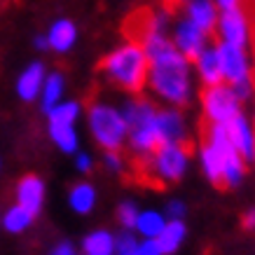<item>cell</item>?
<instances>
[{
	"label": "cell",
	"instance_id": "6da1fadb",
	"mask_svg": "<svg viewBox=\"0 0 255 255\" xmlns=\"http://www.w3.org/2000/svg\"><path fill=\"white\" fill-rule=\"evenodd\" d=\"M140 45L147 54V87L157 99L169 103L171 108H180L190 101L192 94V66L190 59L176 49L173 40L166 33H140Z\"/></svg>",
	"mask_w": 255,
	"mask_h": 255
},
{
	"label": "cell",
	"instance_id": "7a4b0ae2",
	"mask_svg": "<svg viewBox=\"0 0 255 255\" xmlns=\"http://www.w3.org/2000/svg\"><path fill=\"white\" fill-rule=\"evenodd\" d=\"M101 68L106 73V78L113 82V85L122 87L127 92L138 94L143 87L147 85V54L140 42H124L117 49H113Z\"/></svg>",
	"mask_w": 255,
	"mask_h": 255
},
{
	"label": "cell",
	"instance_id": "3957f363",
	"mask_svg": "<svg viewBox=\"0 0 255 255\" xmlns=\"http://www.w3.org/2000/svg\"><path fill=\"white\" fill-rule=\"evenodd\" d=\"M122 115L129 127V147L138 157H150L162 145L157 131V108L150 101L131 99L122 106Z\"/></svg>",
	"mask_w": 255,
	"mask_h": 255
},
{
	"label": "cell",
	"instance_id": "277c9868",
	"mask_svg": "<svg viewBox=\"0 0 255 255\" xmlns=\"http://www.w3.org/2000/svg\"><path fill=\"white\" fill-rule=\"evenodd\" d=\"M94 140L103 150H120L129 138V127L122 110H117L110 103H94L87 115Z\"/></svg>",
	"mask_w": 255,
	"mask_h": 255
},
{
	"label": "cell",
	"instance_id": "5b68a950",
	"mask_svg": "<svg viewBox=\"0 0 255 255\" xmlns=\"http://www.w3.org/2000/svg\"><path fill=\"white\" fill-rule=\"evenodd\" d=\"M145 159H150V173L162 183H178L190 166V152L183 143H164Z\"/></svg>",
	"mask_w": 255,
	"mask_h": 255
},
{
	"label": "cell",
	"instance_id": "8992f818",
	"mask_svg": "<svg viewBox=\"0 0 255 255\" xmlns=\"http://www.w3.org/2000/svg\"><path fill=\"white\" fill-rule=\"evenodd\" d=\"M201 106L211 124H230L237 115H241V101L225 82L218 87H206V92L201 94Z\"/></svg>",
	"mask_w": 255,
	"mask_h": 255
},
{
	"label": "cell",
	"instance_id": "52a82bcc",
	"mask_svg": "<svg viewBox=\"0 0 255 255\" xmlns=\"http://www.w3.org/2000/svg\"><path fill=\"white\" fill-rule=\"evenodd\" d=\"M216 49L218 56H220V68H223V78L227 85L253 78V61H251V54H248L246 47L218 42Z\"/></svg>",
	"mask_w": 255,
	"mask_h": 255
},
{
	"label": "cell",
	"instance_id": "ba28073f",
	"mask_svg": "<svg viewBox=\"0 0 255 255\" xmlns=\"http://www.w3.org/2000/svg\"><path fill=\"white\" fill-rule=\"evenodd\" d=\"M216 33L218 42H230V45H239L248 49V45H251V21H248L246 12L241 7L220 12Z\"/></svg>",
	"mask_w": 255,
	"mask_h": 255
},
{
	"label": "cell",
	"instance_id": "9c48e42d",
	"mask_svg": "<svg viewBox=\"0 0 255 255\" xmlns=\"http://www.w3.org/2000/svg\"><path fill=\"white\" fill-rule=\"evenodd\" d=\"M171 40H173V45H176L178 52L183 56H187L190 61H194V59L201 54L204 47H209V33H204L199 26L192 23L187 16H183V19L173 26Z\"/></svg>",
	"mask_w": 255,
	"mask_h": 255
},
{
	"label": "cell",
	"instance_id": "30bf717a",
	"mask_svg": "<svg viewBox=\"0 0 255 255\" xmlns=\"http://www.w3.org/2000/svg\"><path fill=\"white\" fill-rule=\"evenodd\" d=\"M230 138H232L234 150L239 152V157L246 164H255V127L244 113L237 115L230 124H225Z\"/></svg>",
	"mask_w": 255,
	"mask_h": 255
},
{
	"label": "cell",
	"instance_id": "8fae6325",
	"mask_svg": "<svg viewBox=\"0 0 255 255\" xmlns=\"http://www.w3.org/2000/svg\"><path fill=\"white\" fill-rule=\"evenodd\" d=\"M47 78V68L42 61H33L28 63L26 68L19 73L16 78V96L23 101V103H33L35 99H40V92H42V85H45Z\"/></svg>",
	"mask_w": 255,
	"mask_h": 255
},
{
	"label": "cell",
	"instance_id": "7c38bea8",
	"mask_svg": "<svg viewBox=\"0 0 255 255\" xmlns=\"http://www.w3.org/2000/svg\"><path fill=\"white\" fill-rule=\"evenodd\" d=\"M45 180L35 173H26L16 183V204H21L33 216H38L42 211V204H45Z\"/></svg>",
	"mask_w": 255,
	"mask_h": 255
},
{
	"label": "cell",
	"instance_id": "4fadbf2b",
	"mask_svg": "<svg viewBox=\"0 0 255 255\" xmlns=\"http://www.w3.org/2000/svg\"><path fill=\"white\" fill-rule=\"evenodd\" d=\"M157 131L159 140L164 143H183L187 138L185 117L180 115L178 108H162L157 110Z\"/></svg>",
	"mask_w": 255,
	"mask_h": 255
},
{
	"label": "cell",
	"instance_id": "5bb4252c",
	"mask_svg": "<svg viewBox=\"0 0 255 255\" xmlns=\"http://www.w3.org/2000/svg\"><path fill=\"white\" fill-rule=\"evenodd\" d=\"M194 73L199 75V80L206 87H218L223 85V68H220V56H218L216 45H209L201 49V54L194 59Z\"/></svg>",
	"mask_w": 255,
	"mask_h": 255
},
{
	"label": "cell",
	"instance_id": "9a60e30c",
	"mask_svg": "<svg viewBox=\"0 0 255 255\" xmlns=\"http://www.w3.org/2000/svg\"><path fill=\"white\" fill-rule=\"evenodd\" d=\"M185 16L192 23H197L204 33H213L218 26V16H220V9L213 0H190L185 7Z\"/></svg>",
	"mask_w": 255,
	"mask_h": 255
},
{
	"label": "cell",
	"instance_id": "2e32d148",
	"mask_svg": "<svg viewBox=\"0 0 255 255\" xmlns=\"http://www.w3.org/2000/svg\"><path fill=\"white\" fill-rule=\"evenodd\" d=\"M47 42L49 49H54L56 54H66L78 42V26L70 19H56L47 31Z\"/></svg>",
	"mask_w": 255,
	"mask_h": 255
},
{
	"label": "cell",
	"instance_id": "e0dca14e",
	"mask_svg": "<svg viewBox=\"0 0 255 255\" xmlns=\"http://www.w3.org/2000/svg\"><path fill=\"white\" fill-rule=\"evenodd\" d=\"M47 129H49V138L61 152L66 155H75L80 147V136L75 124L68 122H47Z\"/></svg>",
	"mask_w": 255,
	"mask_h": 255
},
{
	"label": "cell",
	"instance_id": "ac0fdd59",
	"mask_svg": "<svg viewBox=\"0 0 255 255\" xmlns=\"http://www.w3.org/2000/svg\"><path fill=\"white\" fill-rule=\"evenodd\" d=\"M63 94H66V78H63L59 70H54V73H47L45 78V85H42V92H40V108H42V113H49V110L54 108V106H59L63 101Z\"/></svg>",
	"mask_w": 255,
	"mask_h": 255
},
{
	"label": "cell",
	"instance_id": "d6986e66",
	"mask_svg": "<svg viewBox=\"0 0 255 255\" xmlns=\"http://www.w3.org/2000/svg\"><path fill=\"white\" fill-rule=\"evenodd\" d=\"M166 223H169V218L164 213H159L155 209H147L138 213V220L133 225V230H136L140 239H159V234L164 232Z\"/></svg>",
	"mask_w": 255,
	"mask_h": 255
},
{
	"label": "cell",
	"instance_id": "ffe728a7",
	"mask_svg": "<svg viewBox=\"0 0 255 255\" xmlns=\"http://www.w3.org/2000/svg\"><path fill=\"white\" fill-rule=\"evenodd\" d=\"M35 216H33L28 209H23L21 204H12L5 213H2V220H0V227L9 234H21L26 232L33 225Z\"/></svg>",
	"mask_w": 255,
	"mask_h": 255
},
{
	"label": "cell",
	"instance_id": "44dd1931",
	"mask_svg": "<svg viewBox=\"0 0 255 255\" xmlns=\"http://www.w3.org/2000/svg\"><path fill=\"white\" fill-rule=\"evenodd\" d=\"M68 206L78 216H87L92 213L94 206H96V190H94L92 183H78L68 192Z\"/></svg>",
	"mask_w": 255,
	"mask_h": 255
},
{
	"label": "cell",
	"instance_id": "7402d4cb",
	"mask_svg": "<svg viewBox=\"0 0 255 255\" xmlns=\"http://www.w3.org/2000/svg\"><path fill=\"white\" fill-rule=\"evenodd\" d=\"M85 255H115V234L108 230H94L82 241Z\"/></svg>",
	"mask_w": 255,
	"mask_h": 255
},
{
	"label": "cell",
	"instance_id": "603a6c76",
	"mask_svg": "<svg viewBox=\"0 0 255 255\" xmlns=\"http://www.w3.org/2000/svg\"><path fill=\"white\" fill-rule=\"evenodd\" d=\"M187 237V227L183 220H169L164 232L159 234V246H162V253L164 255H173L178 248L183 246V241Z\"/></svg>",
	"mask_w": 255,
	"mask_h": 255
},
{
	"label": "cell",
	"instance_id": "cb8c5ba5",
	"mask_svg": "<svg viewBox=\"0 0 255 255\" xmlns=\"http://www.w3.org/2000/svg\"><path fill=\"white\" fill-rule=\"evenodd\" d=\"M199 162H201L204 176L209 178L213 185H220V183H223V155L218 152L216 147H211L204 143L199 150Z\"/></svg>",
	"mask_w": 255,
	"mask_h": 255
},
{
	"label": "cell",
	"instance_id": "d4e9b609",
	"mask_svg": "<svg viewBox=\"0 0 255 255\" xmlns=\"http://www.w3.org/2000/svg\"><path fill=\"white\" fill-rule=\"evenodd\" d=\"M80 113H82V106L78 101H66L63 99L59 106L47 113V122H68V124H75L80 120Z\"/></svg>",
	"mask_w": 255,
	"mask_h": 255
},
{
	"label": "cell",
	"instance_id": "484cf974",
	"mask_svg": "<svg viewBox=\"0 0 255 255\" xmlns=\"http://www.w3.org/2000/svg\"><path fill=\"white\" fill-rule=\"evenodd\" d=\"M138 204L136 201H122L120 206H117V220H120V225H122L124 230H133V225H136V220H138Z\"/></svg>",
	"mask_w": 255,
	"mask_h": 255
},
{
	"label": "cell",
	"instance_id": "4316f807",
	"mask_svg": "<svg viewBox=\"0 0 255 255\" xmlns=\"http://www.w3.org/2000/svg\"><path fill=\"white\" fill-rule=\"evenodd\" d=\"M136 248H138V239L131 230H124L115 237V255H138Z\"/></svg>",
	"mask_w": 255,
	"mask_h": 255
},
{
	"label": "cell",
	"instance_id": "83f0119b",
	"mask_svg": "<svg viewBox=\"0 0 255 255\" xmlns=\"http://www.w3.org/2000/svg\"><path fill=\"white\" fill-rule=\"evenodd\" d=\"M103 166H106L110 173H122L124 159H122V155H120V150H106V152H103Z\"/></svg>",
	"mask_w": 255,
	"mask_h": 255
},
{
	"label": "cell",
	"instance_id": "f1b7e54d",
	"mask_svg": "<svg viewBox=\"0 0 255 255\" xmlns=\"http://www.w3.org/2000/svg\"><path fill=\"white\" fill-rule=\"evenodd\" d=\"M232 87V92H234V96L244 103V101H251L253 99V94H255V82H253V78L251 80H241V82H234V85H230Z\"/></svg>",
	"mask_w": 255,
	"mask_h": 255
},
{
	"label": "cell",
	"instance_id": "f546056e",
	"mask_svg": "<svg viewBox=\"0 0 255 255\" xmlns=\"http://www.w3.org/2000/svg\"><path fill=\"white\" fill-rule=\"evenodd\" d=\"M187 216V206L180 199H171L166 204V218L169 220H185Z\"/></svg>",
	"mask_w": 255,
	"mask_h": 255
},
{
	"label": "cell",
	"instance_id": "4dcf8cb0",
	"mask_svg": "<svg viewBox=\"0 0 255 255\" xmlns=\"http://www.w3.org/2000/svg\"><path fill=\"white\" fill-rule=\"evenodd\" d=\"M138 255H164L162 253V246L157 239H140L138 241V248H136Z\"/></svg>",
	"mask_w": 255,
	"mask_h": 255
},
{
	"label": "cell",
	"instance_id": "1f68e13d",
	"mask_svg": "<svg viewBox=\"0 0 255 255\" xmlns=\"http://www.w3.org/2000/svg\"><path fill=\"white\" fill-rule=\"evenodd\" d=\"M75 169L80 173H89L94 169V157L89 152H75Z\"/></svg>",
	"mask_w": 255,
	"mask_h": 255
},
{
	"label": "cell",
	"instance_id": "d6a6232c",
	"mask_svg": "<svg viewBox=\"0 0 255 255\" xmlns=\"http://www.w3.org/2000/svg\"><path fill=\"white\" fill-rule=\"evenodd\" d=\"M49 255H75V246H73L70 241H59V244L49 251Z\"/></svg>",
	"mask_w": 255,
	"mask_h": 255
},
{
	"label": "cell",
	"instance_id": "836d02e7",
	"mask_svg": "<svg viewBox=\"0 0 255 255\" xmlns=\"http://www.w3.org/2000/svg\"><path fill=\"white\" fill-rule=\"evenodd\" d=\"M241 225H244V230L253 232V230H255V209H248L246 213L241 216Z\"/></svg>",
	"mask_w": 255,
	"mask_h": 255
},
{
	"label": "cell",
	"instance_id": "e575fe53",
	"mask_svg": "<svg viewBox=\"0 0 255 255\" xmlns=\"http://www.w3.org/2000/svg\"><path fill=\"white\" fill-rule=\"evenodd\" d=\"M218 5V9L220 12H225V9H232V7H239V0H213Z\"/></svg>",
	"mask_w": 255,
	"mask_h": 255
},
{
	"label": "cell",
	"instance_id": "d590c367",
	"mask_svg": "<svg viewBox=\"0 0 255 255\" xmlns=\"http://www.w3.org/2000/svg\"><path fill=\"white\" fill-rule=\"evenodd\" d=\"M33 45L38 47V49H49V42H47V35H35V40H33Z\"/></svg>",
	"mask_w": 255,
	"mask_h": 255
},
{
	"label": "cell",
	"instance_id": "8d00e7d4",
	"mask_svg": "<svg viewBox=\"0 0 255 255\" xmlns=\"http://www.w3.org/2000/svg\"><path fill=\"white\" fill-rule=\"evenodd\" d=\"M0 220H2V213H0Z\"/></svg>",
	"mask_w": 255,
	"mask_h": 255
},
{
	"label": "cell",
	"instance_id": "74e56055",
	"mask_svg": "<svg viewBox=\"0 0 255 255\" xmlns=\"http://www.w3.org/2000/svg\"><path fill=\"white\" fill-rule=\"evenodd\" d=\"M187 2H190V0H187Z\"/></svg>",
	"mask_w": 255,
	"mask_h": 255
}]
</instances>
